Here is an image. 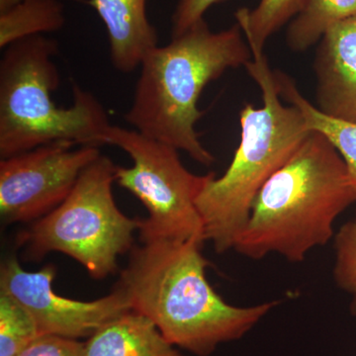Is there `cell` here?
<instances>
[{
  "mask_svg": "<svg viewBox=\"0 0 356 356\" xmlns=\"http://www.w3.org/2000/svg\"><path fill=\"white\" fill-rule=\"evenodd\" d=\"M205 240H159L134 245L116 285L132 310L149 318L166 341L197 356L238 341L280 304L252 307L227 303L206 276Z\"/></svg>",
  "mask_w": 356,
  "mask_h": 356,
  "instance_id": "6da1fadb",
  "label": "cell"
},
{
  "mask_svg": "<svg viewBox=\"0 0 356 356\" xmlns=\"http://www.w3.org/2000/svg\"><path fill=\"white\" fill-rule=\"evenodd\" d=\"M356 203V187L334 145L318 131L261 187L234 250L248 259L277 254L302 262L334 236L339 215Z\"/></svg>",
  "mask_w": 356,
  "mask_h": 356,
  "instance_id": "7a4b0ae2",
  "label": "cell"
},
{
  "mask_svg": "<svg viewBox=\"0 0 356 356\" xmlns=\"http://www.w3.org/2000/svg\"><path fill=\"white\" fill-rule=\"evenodd\" d=\"M252 58L240 26L213 32L200 20L170 44L147 54L124 118L134 130L209 166L214 156L203 146L195 129L203 116L199 97L227 70L245 65Z\"/></svg>",
  "mask_w": 356,
  "mask_h": 356,
  "instance_id": "3957f363",
  "label": "cell"
},
{
  "mask_svg": "<svg viewBox=\"0 0 356 356\" xmlns=\"http://www.w3.org/2000/svg\"><path fill=\"white\" fill-rule=\"evenodd\" d=\"M245 65L261 89L264 106L247 104L240 114L241 142L228 170L211 172L196 205L204 236L218 254L234 250L257 193L310 135L303 114L280 100L274 72L264 51H252Z\"/></svg>",
  "mask_w": 356,
  "mask_h": 356,
  "instance_id": "277c9868",
  "label": "cell"
},
{
  "mask_svg": "<svg viewBox=\"0 0 356 356\" xmlns=\"http://www.w3.org/2000/svg\"><path fill=\"white\" fill-rule=\"evenodd\" d=\"M58 44L44 35L9 44L0 60V158L58 140L99 147L111 126L92 93L72 84V104L53 100L60 86Z\"/></svg>",
  "mask_w": 356,
  "mask_h": 356,
  "instance_id": "5b68a950",
  "label": "cell"
},
{
  "mask_svg": "<svg viewBox=\"0 0 356 356\" xmlns=\"http://www.w3.org/2000/svg\"><path fill=\"white\" fill-rule=\"evenodd\" d=\"M116 168L100 154L81 172L64 202L18 236L29 261L55 252L79 262L95 280L118 270L119 257L135 245L140 219L126 216L115 202Z\"/></svg>",
  "mask_w": 356,
  "mask_h": 356,
  "instance_id": "8992f818",
  "label": "cell"
},
{
  "mask_svg": "<svg viewBox=\"0 0 356 356\" xmlns=\"http://www.w3.org/2000/svg\"><path fill=\"white\" fill-rule=\"evenodd\" d=\"M104 143L120 147L132 159L131 168L117 165L116 182L147 211L149 216L140 219V243L205 240L196 201L211 172L194 175L180 161L177 149L134 129L111 125Z\"/></svg>",
  "mask_w": 356,
  "mask_h": 356,
  "instance_id": "52a82bcc",
  "label": "cell"
},
{
  "mask_svg": "<svg viewBox=\"0 0 356 356\" xmlns=\"http://www.w3.org/2000/svg\"><path fill=\"white\" fill-rule=\"evenodd\" d=\"M49 143L0 161V216L6 224L46 216L65 200L99 147Z\"/></svg>",
  "mask_w": 356,
  "mask_h": 356,
  "instance_id": "ba28073f",
  "label": "cell"
},
{
  "mask_svg": "<svg viewBox=\"0 0 356 356\" xmlns=\"http://www.w3.org/2000/svg\"><path fill=\"white\" fill-rule=\"evenodd\" d=\"M56 274L54 264L35 273L26 271L14 255L0 268V292L13 297L28 312L40 336L88 339L110 321L132 311L127 294L118 285L93 301L60 296L53 287Z\"/></svg>",
  "mask_w": 356,
  "mask_h": 356,
  "instance_id": "9c48e42d",
  "label": "cell"
},
{
  "mask_svg": "<svg viewBox=\"0 0 356 356\" xmlns=\"http://www.w3.org/2000/svg\"><path fill=\"white\" fill-rule=\"evenodd\" d=\"M314 67L317 108L332 118L356 123V16L325 33Z\"/></svg>",
  "mask_w": 356,
  "mask_h": 356,
  "instance_id": "30bf717a",
  "label": "cell"
},
{
  "mask_svg": "<svg viewBox=\"0 0 356 356\" xmlns=\"http://www.w3.org/2000/svg\"><path fill=\"white\" fill-rule=\"evenodd\" d=\"M106 28L115 69L128 74L158 46V33L147 16V0H86Z\"/></svg>",
  "mask_w": 356,
  "mask_h": 356,
  "instance_id": "8fae6325",
  "label": "cell"
},
{
  "mask_svg": "<svg viewBox=\"0 0 356 356\" xmlns=\"http://www.w3.org/2000/svg\"><path fill=\"white\" fill-rule=\"evenodd\" d=\"M83 356H185L152 321L129 311L83 341Z\"/></svg>",
  "mask_w": 356,
  "mask_h": 356,
  "instance_id": "7c38bea8",
  "label": "cell"
},
{
  "mask_svg": "<svg viewBox=\"0 0 356 356\" xmlns=\"http://www.w3.org/2000/svg\"><path fill=\"white\" fill-rule=\"evenodd\" d=\"M281 98L297 107L303 114L308 128L327 138L341 154L356 187V123L327 116L307 100L296 84L286 74L273 72Z\"/></svg>",
  "mask_w": 356,
  "mask_h": 356,
  "instance_id": "4fadbf2b",
  "label": "cell"
},
{
  "mask_svg": "<svg viewBox=\"0 0 356 356\" xmlns=\"http://www.w3.org/2000/svg\"><path fill=\"white\" fill-rule=\"evenodd\" d=\"M65 23L64 6L60 0H23L6 13H0V48L58 31Z\"/></svg>",
  "mask_w": 356,
  "mask_h": 356,
  "instance_id": "5bb4252c",
  "label": "cell"
},
{
  "mask_svg": "<svg viewBox=\"0 0 356 356\" xmlns=\"http://www.w3.org/2000/svg\"><path fill=\"white\" fill-rule=\"evenodd\" d=\"M355 16L356 0H306L288 26V47L295 51L308 50L337 23Z\"/></svg>",
  "mask_w": 356,
  "mask_h": 356,
  "instance_id": "9a60e30c",
  "label": "cell"
},
{
  "mask_svg": "<svg viewBox=\"0 0 356 356\" xmlns=\"http://www.w3.org/2000/svg\"><path fill=\"white\" fill-rule=\"evenodd\" d=\"M306 0H261L250 10L236 11V24L240 26L250 51H264V44L271 35L294 18L305 6Z\"/></svg>",
  "mask_w": 356,
  "mask_h": 356,
  "instance_id": "2e32d148",
  "label": "cell"
},
{
  "mask_svg": "<svg viewBox=\"0 0 356 356\" xmlns=\"http://www.w3.org/2000/svg\"><path fill=\"white\" fill-rule=\"evenodd\" d=\"M38 337L28 312L13 297L0 292V356H19Z\"/></svg>",
  "mask_w": 356,
  "mask_h": 356,
  "instance_id": "e0dca14e",
  "label": "cell"
},
{
  "mask_svg": "<svg viewBox=\"0 0 356 356\" xmlns=\"http://www.w3.org/2000/svg\"><path fill=\"white\" fill-rule=\"evenodd\" d=\"M334 280L351 297L350 313L356 317V218L334 235Z\"/></svg>",
  "mask_w": 356,
  "mask_h": 356,
  "instance_id": "ac0fdd59",
  "label": "cell"
},
{
  "mask_svg": "<svg viewBox=\"0 0 356 356\" xmlns=\"http://www.w3.org/2000/svg\"><path fill=\"white\" fill-rule=\"evenodd\" d=\"M83 341L40 336L19 356H83Z\"/></svg>",
  "mask_w": 356,
  "mask_h": 356,
  "instance_id": "d6986e66",
  "label": "cell"
},
{
  "mask_svg": "<svg viewBox=\"0 0 356 356\" xmlns=\"http://www.w3.org/2000/svg\"><path fill=\"white\" fill-rule=\"evenodd\" d=\"M225 0H178L172 17V37L180 36L204 19V14L214 4Z\"/></svg>",
  "mask_w": 356,
  "mask_h": 356,
  "instance_id": "ffe728a7",
  "label": "cell"
},
{
  "mask_svg": "<svg viewBox=\"0 0 356 356\" xmlns=\"http://www.w3.org/2000/svg\"><path fill=\"white\" fill-rule=\"evenodd\" d=\"M21 1L23 0H0V13H6L11 7L15 6Z\"/></svg>",
  "mask_w": 356,
  "mask_h": 356,
  "instance_id": "44dd1931",
  "label": "cell"
}]
</instances>
